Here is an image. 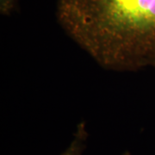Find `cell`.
<instances>
[{
  "label": "cell",
  "instance_id": "cell-1",
  "mask_svg": "<svg viewBox=\"0 0 155 155\" xmlns=\"http://www.w3.org/2000/svg\"><path fill=\"white\" fill-rule=\"evenodd\" d=\"M57 19L104 69L134 72L155 65V0H58Z\"/></svg>",
  "mask_w": 155,
  "mask_h": 155
},
{
  "label": "cell",
  "instance_id": "cell-2",
  "mask_svg": "<svg viewBox=\"0 0 155 155\" xmlns=\"http://www.w3.org/2000/svg\"><path fill=\"white\" fill-rule=\"evenodd\" d=\"M88 133L86 130L85 122L78 123L76 132L73 134V140L69 147L61 155H82L84 150L86 147V140Z\"/></svg>",
  "mask_w": 155,
  "mask_h": 155
},
{
  "label": "cell",
  "instance_id": "cell-3",
  "mask_svg": "<svg viewBox=\"0 0 155 155\" xmlns=\"http://www.w3.org/2000/svg\"><path fill=\"white\" fill-rule=\"evenodd\" d=\"M17 0H0V12L2 15L9 16L15 10Z\"/></svg>",
  "mask_w": 155,
  "mask_h": 155
},
{
  "label": "cell",
  "instance_id": "cell-4",
  "mask_svg": "<svg viewBox=\"0 0 155 155\" xmlns=\"http://www.w3.org/2000/svg\"><path fill=\"white\" fill-rule=\"evenodd\" d=\"M122 155H131V153H130L128 151H126V152H125V153H124Z\"/></svg>",
  "mask_w": 155,
  "mask_h": 155
},
{
  "label": "cell",
  "instance_id": "cell-5",
  "mask_svg": "<svg viewBox=\"0 0 155 155\" xmlns=\"http://www.w3.org/2000/svg\"><path fill=\"white\" fill-rule=\"evenodd\" d=\"M153 67H155V65H154V66H153Z\"/></svg>",
  "mask_w": 155,
  "mask_h": 155
}]
</instances>
